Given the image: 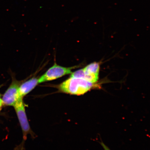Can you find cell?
I'll return each mask as SVG.
<instances>
[{
  "mask_svg": "<svg viewBox=\"0 0 150 150\" xmlns=\"http://www.w3.org/2000/svg\"><path fill=\"white\" fill-rule=\"evenodd\" d=\"M100 87V86L97 83H91L83 79L70 77L57 87L59 91L61 93L80 96Z\"/></svg>",
  "mask_w": 150,
  "mask_h": 150,
  "instance_id": "1",
  "label": "cell"
},
{
  "mask_svg": "<svg viewBox=\"0 0 150 150\" xmlns=\"http://www.w3.org/2000/svg\"><path fill=\"white\" fill-rule=\"evenodd\" d=\"M100 63L94 62L71 74L70 78H81L93 83H97L99 79Z\"/></svg>",
  "mask_w": 150,
  "mask_h": 150,
  "instance_id": "2",
  "label": "cell"
},
{
  "mask_svg": "<svg viewBox=\"0 0 150 150\" xmlns=\"http://www.w3.org/2000/svg\"><path fill=\"white\" fill-rule=\"evenodd\" d=\"M78 67V66L71 67H65L58 65L56 63L54 64L39 78V83L50 81L57 79L65 75L71 74L73 69Z\"/></svg>",
  "mask_w": 150,
  "mask_h": 150,
  "instance_id": "3",
  "label": "cell"
},
{
  "mask_svg": "<svg viewBox=\"0 0 150 150\" xmlns=\"http://www.w3.org/2000/svg\"><path fill=\"white\" fill-rule=\"evenodd\" d=\"M22 81L17 80L14 77L8 88L3 95L2 99L4 105L14 106L18 99L21 98L18 94V89Z\"/></svg>",
  "mask_w": 150,
  "mask_h": 150,
  "instance_id": "4",
  "label": "cell"
},
{
  "mask_svg": "<svg viewBox=\"0 0 150 150\" xmlns=\"http://www.w3.org/2000/svg\"><path fill=\"white\" fill-rule=\"evenodd\" d=\"M13 107L22 129L24 139L25 140L27 134H31V130L26 115L23 98L18 99Z\"/></svg>",
  "mask_w": 150,
  "mask_h": 150,
  "instance_id": "5",
  "label": "cell"
},
{
  "mask_svg": "<svg viewBox=\"0 0 150 150\" xmlns=\"http://www.w3.org/2000/svg\"><path fill=\"white\" fill-rule=\"evenodd\" d=\"M39 79L33 78L27 81L22 83L18 89V94L20 98L23 97L35 88L39 84Z\"/></svg>",
  "mask_w": 150,
  "mask_h": 150,
  "instance_id": "6",
  "label": "cell"
},
{
  "mask_svg": "<svg viewBox=\"0 0 150 150\" xmlns=\"http://www.w3.org/2000/svg\"><path fill=\"white\" fill-rule=\"evenodd\" d=\"M101 145H102V147L104 148V150H110L107 146L105 145V144L102 142L101 143Z\"/></svg>",
  "mask_w": 150,
  "mask_h": 150,
  "instance_id": "7",
  "label": "cell"
},
{
  "mask_svg": "<svg viewBox=\"0 0 150 150\" xmlns=\"http://www.w3.org/2000/svg\"><path fill=\"white\" fill-rule=\"evenodd\" d=\"M3 105L2 100L0 98V110H1L2 106Z\"/></svg>",
  "mask_w": 150,
  "mask_h": 150,
  "instance_id": "8",
  "label": "cell"
},
{
  "mask_svg": "<svg viewBox=\"0 0 150 150\" xmlns=\"http://www.w3.org/2000/svg\"><path fill=\"white\" fill-rule=\"evenodd\" d=\"M0 97H1V95H0Z\"/></svg>",
  "mask_w": 150,
  "mask_h": 150,
  "instance_id": "9",
  "label": "cell"
}]
</instances>
